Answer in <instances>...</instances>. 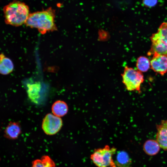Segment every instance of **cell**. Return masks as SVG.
<instances>
[{"mask_svg": "<svg viewBox=\"0 0 167 167\" xmlns=\"http://www.w3.org/2000/svg\"><path fill=\"white\" fill-rule=\"evenodd\" d=\"M55 12L51 7L45 10L30 13L25 24L31 28H36L44 34L57 30L55 23Z\"/></svg>", "mask_w": 167, "mask_h": 167, "instance_id": "obj_1", "label": "cell"}, {"mask_svg": "<svg viewBox=\"0 0 167 167\" xmlns=\"http://www.w3.org/2000/svg\"><path fill=\"white\" fill-rule=\"evenodd\" d=\"M3 11L6 24L15 27L25 24L30 14L27 5L16 0L5 6Z\"/></svg>", "mask_w": 167, "mask_h": 167, "instance_id": "obj_2", "label": "cell"}, {"mask_svg": "<svg viewBox=\"0 0 167 167\" xmlns=\"http://www.w3.org/2000/svg\"><path fill=\"white\" fill-rule=\"evenodd\" d=\"M116 151L115 148L106 145L103 148L95 150L90 158L97 167H116L113 157Z\"/></svg>", "mask_w": 167, "mask_h": 167, "instance_id": "obj_3", "label": "cell"}, {"mask_svg": "<svg viewBox=\"0 0 167 167\" xmlns=\"http://www.w3.org/2000/svg\"><path fill=\"white\" fill-rule=\"evenodd\" d=\"M122 81L126 89L130 91H139L144 80L142 72L126 66L122 75Z\"/></svg>", "mask_w": 167, "mask_h": 167, "instance_id": "obj_4", "label": "cell"}, {"mask_svg": "<svg viewBox=\"0 0 167 167\" xmlns=\"http://www.w3.org/2000/svg\"><path fill=\"white\" fill-rule=\"evenodd\" d=\"M62 126V119L53 114L49 113L44 118L42 128L45 133L48 135H53L57 133Z\"/></svg>", "mask_w": 167, "mask_h": 167, "instance_id": "obj_5", "label": "cell"}, {"mask_svg": "<svg viewBox=\"0 0 167 167\" xmlns=\"http://www.w3.org/2000/svg\"><path fill=\"white\" fill-rule=\"evenodd\" d=\"M150 60L151 68L163 75L167 72V55L154 53Z\"/></svg>", "mask_w": 167, "mask_h": 167, "instance_id": "obj_6", "label": "cell"}, {"mask_svg": "<svg viewBox=\"0 0 167 167\" xmlns=\"http://www.w3.org/2000/svg\"><path fill=\"white\" fill-rule=\"evenodd\" d=\"M152 44H161L167 45V22L161 24L157 32L150 37Z\"/></svg>", "mask_w": 167, "mask_h": 167, "instance_id": "obj_7", "label": "cell"}, {"mask_svg": "<svg viewBox=\"0 0 167 167\" xmlns=\"http://www.w3.org/2000/svg\"><path fill=\"white\" fill-rule=\"evenodd\" d=\"M157 129L156 141L161 148L167 150V120L162 121Z\"/></svg>", "mask_w": 167, "mask_h": 167, "instance_id": "obj_8", "label": "cell"}, {"mask_svg": "<svg viewBox=\"0 0 167 167\" xmlns=\"http://www.w3.org/2000/svg\"><path fill=\"white\" fill-rule=\"evenodd\" d=\"M21 133L19 123L18 122H10L4 131V136L8 139H17Z\"/></svg>", "mask_w": 167, "mask_h": 167, "instance_id": "obj_9", "label": "cell"}, {"mask_svg": "<svg viewBox=\"0 0 167 167\" xmlns=\"http://www.w3.org/2000/svg\"><path fill=\"white\" fill-rule=\"evenodd\" d=\"M116 167H132L131 160L128 154L124 151L117 152L115 161Z\"/></svg>", "mask_w": 167, "mask_h": 167, "instance_id": "obj_10", "label": "cell"}, {"mask_svg": "<svg viewBox=\"0 0 167 167\" xmlns=\"http://www.w3.org/2000/svg\"><path fill=\"white\" fill-rule=\"evenodd\" d=\"M14 68V64L11 60L3 54L0 56V72L3 75H7L11 73Z\"/></svg>", "mask_w": 167, "mask_h": 167, "instance_id": "obj_11", "label": "cell"}, {"mask_svg": "<svg viewBox=\"0 0 167 167\" xmlns=\"http://www.w3.org/2000/svg\"><path fill=\"white\" fill-rule=\"evenodd\" d=\"M51 110L54 115L62 117L66 115L68 112V107L67 104L64 101L58 100L55 101L52 106Z\"/></svg>", "mask_w": 167, "mask_h": 167, "instance_id": "obj_12", "label": "cell"}, {"mask_svg": "<svg viewBox=\"0 0 167 167\" xmlns=\"http://www.w3.org/2000/svg\"><path fill=\"white\" fill-rule=\"evenodd\" d=\"M160 146L156 140H147L143 145V150L145 153L150 156L157 154L160 150Z\"/></svg>", "mask_w": 167, "mask_h": 167, "instance_id": "obj_13", "label": "cell"}, {"mask_svg": "<svg viewBox=\"0 0 167 167\" xmlns=\"http://www.w3.org/2000/svg\"><path fill=\"white\" fill-rule=\"evenodd\" d=\"M137 70L143 72L147 71L151 67L150 61L144 56H141L138 58L136 62Z\"/></svg>", "mask_w": 167, "mask_h": 167, "instance_id": "obj_14", "label": "cell"}, {"mask_svg": "<svg viewBox=\"0 0 167 167\" xmlns=\"http://www.w3.org/2000/svg\"><path fill=\"white\" fill-rule=\"evenodd\" d=\"M155 53L161 55H167V45L161 44H152L147 54L148 56H150Z\"/></svg>", "mask_w": 167, "mask_h": 167, "instance_id": "obj_15", "label": "cell"}, {"mask_svg": "<svg viewBox=\"0 0 167 167\" xmlns=\"http://www.w3.org/2000/svg\"><path fill=\"white\" fill-rule=\"evenodd\" d=\"M41 159V162L39 167H56L55 162L49 156H43Z\"/></svg>", "mask_w": 167, "mask_h": 167, "instance_id": "obj_16", "label": "cell"}, {"mask_svg": "<svg viewBox=\"0 0 167 167\" xmlns=\"http://www.w3.org/2000/svg\"><path fill=\"white\" fill-rule=\"evenodd\" d=\"M157 2V0H143V4L144 6L148 7H152L155 6Z\"/></svg>", "mask_w": 167, "mask_h": 167, "instance_id": "obj_17", "label": "cell"}]
</instances>
